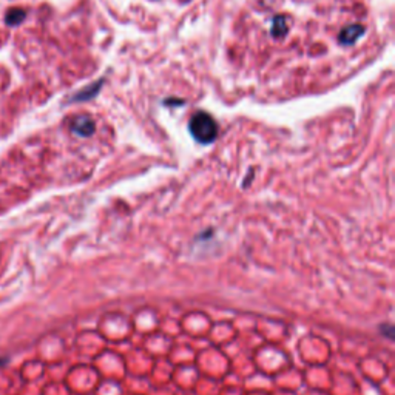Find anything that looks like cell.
I'll use <instances>...</instances> for the list:
<instances>
[{
	"mask_svg": "<svg viewBox=\"0 0 395 395\" xmlns=\"http://www.w3.org/2000/svg\"><path fill=\"white\" fill-rule=\"evenodd\" d=\"M71 130L73 133H76L77 136H91L94 133V122L90 116H77V118L71 124Z\"/></svg>",
	"mask_w": 395,
	"mask_h": 395,
	"instance_id": "obj_2",
	"label": "cell"
},
{
	"mask_svg": "<svg viewBox=\"0 0 395 395\" xmlns=\"http://www.w3.org/2000/svg\"><path fill=\"white\" fill-rule=\"evenodd\" d=\"M273 36H280L283 33H286V26H284V20L281 19V17H278V19H275L273 22Z\"/></svg>",
	"mask_w": 395,
	"mask_h": 395,
	"instance_id": "obj_5",
	"label": "cell"
},
{
	"mask_svg": "<svg viewBox=\"0 0 395 395\" xmlns=\"http://www.w3.org/2000/svg\"><path fill=\"white\" fill-rule=\"evenodd\" d=\"M364 34V26L363 25H349L340 34V42L344 45H352L358 40L360 36Z\"/></svg>",
	"mask_w": 395,
	"mask_h": 395,
	"instance_id": "obj_3",
	"label": "cell"
},
{
	"mask_svg": "<svg viewBox=\"0 0 395 395\" xmlns=\"http://www.w3.org/2000/svg\"><path fill=\"white\" fill-rule=\"evenodd\" d=\"M25 17H26V13L23 10H20V8H13V10H10L5 16V23L10 26H16L22 23L25 20Z\"/></svg>",
	"mask_w": 395,
	"mask_h": 395,
	"instance_id": "obj_4",
	"label": "cell"
},
{
	"mask_svg": "<svg viewBox=\"0 0 395 395\" xmlns=\"http://www.w3.org/2000/svg\"><path fill=\"white\" fill-rule=\"evenodd\" d=\"M3 363H5V360H0V366H2Z\"/></svg>",
	"mask_w": 395,
	"mask_h": 395,
	"instance_id": "obj_6",
	"label": "cell"
},
{
	"mask_svg": "<svg viewBox=\"0 0 395 395\" xmlns=\"http://www.w3.org/2000/svg\"><path fill=\"white\" fill-rule=\"evenodd\" d=\"M190 128L192 136L201 144H210L218 136V124L210 114L199 111L196 113L190 119Z\"/></svg>",
	"mask_w": 395,
	"mask_h": 395,
	"instance_id": "obj_1",
	"label": "cell"
}]
</instances>
